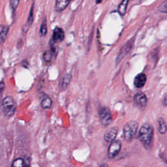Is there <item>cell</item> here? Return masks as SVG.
<instances>
[{
    "instance_id": "15",
    "label": "cell",
    "mask_w": 167,
    "mask_h": 167,
    "mask_svg": "<svg viewBox=\"0 0 167 167\" xmlns=\"http://www.w3.org/2000/svg\"><path fill=\"white\" fill-rule=\"evenodd\" d=\"M159 124V132L160 134H165L166 132V123L163 118H160L157 120Z\"/></svg>"
},
{
    "instance_id": "19",
    "label": "cell",
    "mask_w": 167,
    "mask_h": 167,
    "mask_svg": "<svg viewBox=\"0 0 167 167\" xmlns=\"http://www.w3.org/2000/svg\"><path fill=\"white\" fill-rule=\"evenodd\" d=\"M11 167H25L24 160L22 158L16 159L12 163Z\"/></svg>"
},
{
    "instance_id": "18",
    "label": "cell",
    "mask_w": 167,
    "mask_h": 167,
    "mask_svg": "<svg viewBox=\"0 0 167 167\" xmlns=\"http://www.w3.org/2000/svg\"><path fill=\"white\" fill-rule=\"evenodd\" d=\"M54 51H55V50L52 49L50 50H48L46 51V52H44V53L43 54V59L46 62H50L52 58Z\"/></svg>"
},
{
    "instance_id": "12",
    "label": "cell",
    "mask_w": 167,
    "mask_h": 167,
    "mask_svg": "<svg viewBox=\"0 0 167 167\" xmlns=\"http://www.w3.org/2000/svg\"><path fill=\"white\" fill-rule=\"evenodd\" d=\"M72 76L70 74H65V75L63 76V77L62 78V82H61L60 84V88L62 90H65V89H67V86L69 84V83L70 82V80H71Z\"/></svg>"
},
{
    "instance_id": "16",
    "label": "cell",
    "mask_w": 167,
    "mask_h": 167,
    "mask_svg": "<svg viewBox=\"0 0 167 167\" xmlns=\"http://www.w3.org/2000/svg\"><path fill=\"white\" fill-rule=\"evenodd\" d=\"M33 5H32L30 12V15H29V17L28 19V22L26 24H25L24 27V28H25V30H24L25 32H26L28 30L29 28H30V25L32 24V23H33Z\"/></svg>"
},
{
    "instance_id": "21",
    "label": "cell",
    "mask_w": 167,
    "mask_h": 167,
    "mask_svg": "<svg viewBox=\"0 0 167 167\" xmlns=\"http://www.w3.org/2000/svg\"><path fill=\"white\" fill-rule=\"evenodd\" d=\"M20 1V0H10V5L12 11H15V9L17 8Z\"/></svg>"
},
{
    "instance_id": "22",
    "label": "cell",
    "mask_w": 167,
    "mask_h": 167,
    "mask_svg": "<svg viewBox=\"0 0 167 167\" xmlns=\"http://www.w3.org/2000/svg\"><path fill=\"white\" fill-rule=\"evenodd\" d=\"M166 0H165L161 4L159 5V7L158 8L159 11L160 12H164V13H166Z\"/></svg>"
},
{
    "instance_id": "13",
    "label": "cell",
    "mask_w": 167,
    "mask_h": 167,
    "mask_svg": "<svg viewBox=\"0 0 167 167\" xmlns=\"http://www.w3.org/2000/svg\"><path fill=\"white\" fill-rule=\"evenodd\" d=\"M129 2V0H122L121 4L119 5L118 7V12L121 16H124L125 12H126Z\"/></svg>"
},
{
    "instance_id": "23",
    "label": "cell",
    "mask_w": 167,
    "mask_h": 167,
    "mask_svg": "<svg viewBox=\"0 0 167 167\" xmlns=\"http://www.w3.org/2000/svg\"><path fill=\"white\" fill-rule=\"evenodd\" d=\"M4 86H5V84H4V82H0V94L3 91V90H4Z\"/></svg>"
},
{
    "instance_id": "7",
    "label": "cell",
    "mask_w": 167,
    "mask_h": 167,
    "mask_svg": "<svg viewBox=\"0 0 167 167\" xmlns=\"http://www.w3.org/2000/svg\"><path fill=\"white\" fill-rule=\"evenodd\" d=\"M64 38H65V33L63 30L61 28L57 27L54 30L52 37L50 40V44L54 45L55 43H60L63 41Z\"/></svg>"
},
{
    "instance_id": "14",
    "label": "cell",
    "mask_w": 167,
    "mask_h": 167,
    "mask_svg": "<svg viewBox=\"0 0 167 167\" xmlns=\"http://www.w3.org/2000/svg\"><path fill=\"white\" fill-rule=\"evenodd\" d=\"M9 31V28L6 25H0V43H4Z\"/></svg>"
},
{
    "instance_id": "11",
    "label": "cell",
    "mask_w": 167,
    "mask_h": 167,
    "mask_svg": "<svg viewBox=\"0 0 167 167\" xmlns=\"http://www.w3.org/2000/svg\"><path fill=\"white\" fill-rule=\"evenodd\" d=\"M72 0H56L55 4V9L57 12H60L67 7V6Z\"/></svg>"
},
{
    "instance_id": "8",
    "label": "cell",
    "mask_w": 167,
    "mask_h": 167,
    "mask_svg": "<svg viewBox=\"0 0 167 167\" xmlns=\"http://www.w3.org/2000/svg\"><path fill=\"white\" fill-rule=\"evenodd\" d=\"M133 101L140 107H145L147 105V97L144 93H138L134 95Z\"/></svg>"
},
{
    "instance_id": "9",
    "label": "cell",
    "mask_w": 167,
    "mask_h": 167,
    "mask_svg": "<svg viewBox=\"0 0 167 167\" xmlns=\"http://www.w3.org/2000/svg\"><path fill=\"white\" fill-rule=\"evenodd\" d=\"M118 134V129L116 127H112L107 130L104 134V139L107 142L111 143L115 140Z\"/></svg>"
},
{
    "instance_id": "26",
    "label": "cell",
    "mask_w": 167,
    "mask_h": 167,
    "mask_svg": "<svg viewBox=\"0 0 167 167\" xmlns=\"http://www.w3.org/2000/svg\"><path fill=\"white\" fill-rule=\"evenodd\" d=\"M101 1H102V0H96V3H97V4H100Z\"/></svg>"
},
{
    "instance_id": "17",
    "label": "cell",
    "mask_w": 167,
    "mask_h": 167,
    "mask_svg": "<svg viewBox=\"0 0 167 167\" xmlns=\"http://www.w3.org/2000/svg\"><path fill=\"white\" fill-rule=\"evenodd\" d=\"M52 100H51V99L48 97H46L43 99L41 105L42 108L44 109H47V108H50L51 107V106H52Z\"/></svg>"
},
{
    "instance_id": "25",
    "label": "cell",
    "mask_w": 167,
    "mask_h": 167,
    "mask_svg": "<svg viewBox=\"0 0 167 167\" xmlns=\"http://www.w3.org/2000/svg\"><path fill=\"white\" fill-rule=\"evenodd\" d=\"M163 103L165 106L166 105V97L165 96V97H164V101H163Z\"/></svg>"
},
{
    "instance_id": "1",
    "label": "cell",
    "mask_w": 167,
    "mask_h": 167,
    "mask_svg": "<svg viewBox=\"0 0 167 167\" xmlns=\"http://www.w3.org/2000/svg\"><path fill=\"white\" fill-rule=\"evenodd\" d=\"M153 134V128L149 123H144L139 130V139L143 144L148 145L152 140Z\"/></svg>"
},
{
    "instance_id": "20",
    "label": "cell",
    "mask_w": 167,
    "mask_h": 167,
    "mask_svg": "<svg viewBox=\"0 0 167 167\" xmlns=\"http://www.w3.org/2000/svg\"><path fill=\"white\" fill-rule=\"evenodd\" d=\"M47 33V25L46 19L43 20V23L41 24L40 28V34L42 37H44Z\"/></svg>"
},
{
    "instance_id": "2",
    "label": "cell",
    "mask_w": 167,
    "mask_h": 167,
    "mask_svg": "<svg viewBox=\"0 0 167 167\" xmlns=\"http://www.w3.org/2000/svg\"><path fill=\"white\" fill-rule=\"evenodd\" d=\"M1 108L3 112L7 117H11L15 114L17 105L14 99L11 96H7L4 99L2 102Z\"/></svg>"
},
{
    "instance_id": "6",
    "label": "cell",
    "mask_w": 167,
    "mask_h": 167,
    "mask_svg": "<svg viewBox=\"0 0 167 167\" xmlns=\"http://www.w3.org/2000/svg\"><path fill=\"white\" fill-rule=\"evenodd\" d=\"M134 37L131 38V40H129L126 44H125L124 45L122 46L121 49L120 51V54H119V55L117 57V63H118L120 61H121V60L123 59V57L130 52L131 49H133L134 44Z\"/></svg>"
},
{
    "instance_id": "5",
    "label": "cell",
    "mask_w": 167,
    "mask_h": 167,
    "mask_svg": "<svg viewBox=\"0 0 167 167\" xmlns=\"http://www.w3.org/2000/svg\"><path fill=\"white\" fill-rule=\"evenodd\" d=\"M121 147V144L120 140H114L110 143L108 147V155L110 158H114L120 153Z\"/></svg>"
},
{
    "instance_id": "4",
    "label": "cell",
    "mask_w": 167,
    "mask_h": 167,
    "mask_svg": "<svg viewBox=\"0 0 167 167\" xmlns=\"http://www.w3.org/2000/svg\"><path fill=\"white\" fill-rule=\"evenodd\" d=\"M99 119L101 123L107 126L112 121V115L110 110L107 107H102L99 112Z\"/></svg>"
},
{
    "instance_id": "24",
    "label": "cell",
    "mask_w": 167,
    "mask_h": 167,
    "mask_svg": "<svg viewBox=\"0 0 167 167\" xmlns=\"http://www.w3.org/2000/svg\"><path fill=\"white\" fill-rule=\"evenodd\" d=\"M100 167H108V165H107V163H103L100 166Z\"/></svg>"
},
{
    "instance_id": "10",
    "label": "cell",
    "mask_w": 167,
    "mask_h": 167,
    "mask_svg": "<svg viewBox=\"0 0 167 167\" xmlns=\"http://www.w3.org/2000/svg\"><path fill=\"white\" fill-rule=\"evenodd\" d=\"M147 77L145 74L140 73L134 79V85L137 88H141L145 85Z\"/></svg>"
},
{
    "instance_id": "3",
    "label": "cell",
    "mask_w": 167,
    "mask_h": 167,
    "mask_svg": "<svg viewBox=\"0 0 167 167\" xmlns=\"http://www.w3.org/2000/svg\"><path fill=\"white\" fill-rule=\"evenodd\" d=\"M139 124L135 121H130L124 125L123 127V138L125 140L131 141L135 136Z\"/></svg>"
}]
</instances>
